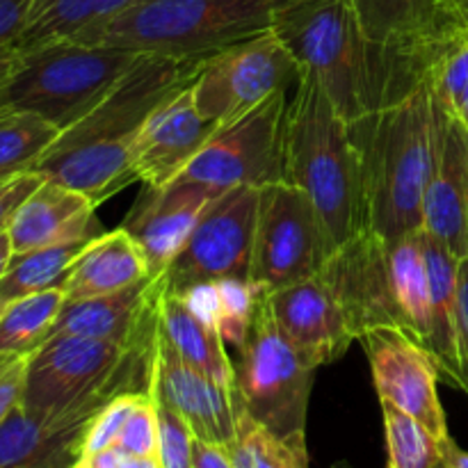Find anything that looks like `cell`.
Listing matches in <instances>:
<instances>
[{
    "label": "cell",
    "mask_w": 468,
    "mask_h": 468,
    "mask_svg": "<svg viewBox=\"0 0 468 468\" xmlns=\"http://www.w3.org/2000/svg\"><path fill=\"white\" fill-rule=\"evenodd\" d=\"M201 59L140 55L90 114L44 151L32 172L90 197L96 206L137 181L133 146L149 114L190 85Z\"/></svg>",
    "instance_id": "6da1fadb"
},
{
    "label": "cell",
    "mask_w": 468,
    "mask_h": 468,
    "mask_svg": "<svg viewBox=\"0 0 468 468\" xmlns=\"http://www.w3.org/2000/svg\"><path fill=\"white\" fill-rule=\"evenodd\" d=\"M272 32L347 122L400 101L428 78L420 64L375 46L350 0H274Z\"/></svg>",
    "instance_id": "7a4b0ae2"
},
{
    "label": "cell",
    "mask_w": 468,
    "mask_h": 468,
    "mask_svg": "<svg viewBox=\"0 0 468 468\" xmlns=\"http://www.w3.org/2000/svg\"><path fill=\"white\" fill-rule=\"evenodd\" d=\"M443 110L425 78L400 101L347 122L359 163L366 229L387 242L423 229Z\"/></svg>",
    "instance_id": "3957f363"
},
{
    "label": "cell",
    "mask_w": 468,
    "mask_h": 468,
    "mask_svg": "<svg viewBox=\"0 0 468 468\" xmlns=\"http://www.w3.org/2000/svg\"><path fill=\"white\" fill-rule=\"evenodd\" d=\"M318 210L334 250L366 229L359 163L347 119L311 73H300L286 112V178Z\"/></svg>",
    "instance_id": "277c9868"
},
{
    "label": "cell",
    "mask_w": 468,
    "mask_h": 468,
    "mask_svg": "<svg viewBox=\"0 0 468 468\" xmlns=\"http://www.w3.org/2000/svg\"><path fill=\"white\" fill-rule=\"evenodd\" d=\"M155 352L158 346L50 336L27 361L21 407L44 420H80L94 419L119 393L151 396Z\"/></svg>",
    "instance_id": "5b68a950"
},
{
    "label": "cell",
    "mask_w": 468,
    "mask_h": 468,
    "mask_svg": "<svg viewBox=\"0 0 468 468\" xmlns=\"http://www.w3.org/2000/svg\"><path fill=\"white\" fill-rule=\"evenodd\" d=\"M272 16L274 0H137L73 41L137 55L204 59L270 30Z\"/></svg>",
    "instance_id": "8992f818"
},
{
    "label": "cell",
    "mask_w": 468,
    "mask_h": 468,
    "mask_svg": "<svg viewBox=\"0 0 468 468\" xmlns=\"http://www.w3.org/2000/svg\"><path fill=\"white\" fill-rule=\"evenodd\" d=\"M137 58L131 50L73 39L18 50L0 112H30L67 131L110 94Z\"/></svg>",
    "instance_id": "52a82bcc"
},
{
    "label": "cell",
    "mask_w": 468,
    "mask_h": 468,
    "mask_svg": "<svg viewBox=\"0 0 468 468\" xmlns=\"http://www.w3.org/2000/svg\"><path fill=\"white\" fill-rule=\"evenodd\" d=\"M314 375L315 368L302 359L274 323L268 292L256 288L250 332L233 361L236 410L250 414L283 441H302L306 439Z\"/></svg>",
    "instance_id": "ba28073f"
},
{
    "label": "cell",
    "mask_w": 468,
    "mask_h": 468,
    "mask_svg": "<svg viewBox=\"0 0 468 468\" xmlns=\"http://www.w3.org/2000/svg\"><path fill=\"white\" fill-rule=\"evenodd\" d=\"M332 251L323 219L300 187L288 181L261 187L250 263V282L256 288L277 291L314 277Z\"/></svg>",
    "instance_id": "9c48e42d"
},
{
    "label": "cell",
    "mask_w": 468,
    "mask_h": 468,
    "mask_svg": "<svg viewBox=\"0 0 468 468\" xmlns=\"http://www.w3.org/2000/svg\"><path fill=\"white\" fill-rule=\"evenodd\" d=\"M300 80V67L272 27L199 62L190 82L197 110L215 126H227L277 91Z\"/></svg>",
    "instance_id": "30bf717a"
},
{
    "label": "cell",
    "mask_w": 468,
    "mask_h": 468,
    "mask_svg": "<svg viewBox=\"0 0 468 468\" xmlns=\"http://www.w3.org/2000/svg\"><path fill=\"white\" fill-rule=\"evenodd\" d=\"M288 90L277 91L251 112L219 126L181 178L215 195L233 187H265L286 178Z\"/></svg>",
    "instance_id": "8fae6325"
},
{
    "label": "cell",
    "mask_w": 468,
    "mask_h": 468,
    "mask_svg": "<svg viewBox=\"0 0 468 468\" xmlns=\"http://www.w3.org/2000/svg\"><path fill=\"white\" fill-rule=\"evenodd\" d=\"M259 199V187H233L210 201L165 272L167 292H178L197 282L250 279Z\"/></svg>",
    "instance_id": "7c38bea8"
},
{
    "label": "cell",
    "mask_w": 468,
    "mask_h": 468,
    "mask_svg": "<svg viewBox=\"0 0 468 468\" xmlns=\"http://www.w3.org/2000/svg\"><path fill=\"white\" fill-rule=\"evenodd\" d=\"M379 402L398 407L423 423L439 441L451 439L439 398V370L432 352L400 329H373L359 338Z\"/></svg>",
    "instance_id": "4fadbf2b"
},
{
    "label": "cell",
    "mask_w": 468,
    "mask_h": 468,
    "mask_svg": "<svg viewBox=\"0 0 468 468\" xmlns=\"http://www.w3.org/2000/svg\"><path fill=\"white\" fill-rule=\"evenodd\" d=\"M320 274L343 309L355 341L373 329H400L388 242L382 236L370 229L359 231L332 251Z\"/></svg>",
    "instance_id": "5bb4252c"
},
{
    "label": "cell",
    "mask_w": 468,
    "mask_h": 468,
    "mask_svg": "<svg viewBox=\"0 0 468 468\" xmlns=\"http://www.w3.org/2000/svg\"><path fill=\"white\" fill-rule=\"evenodd\" d=\"M165 291L163 277H146L123 291L64 302L50 336H85L123 347H154L160 338Z\"/></svg>",
    "instance_id": "9a60e30c"
},
{
    "label": "cell",
    "mask_w": 468,
    "mask_h": 468,
    "mask_svg": "<svg viewBox=\"0 0 468 468\" xmlns=\"http://www.w3.org/2000/svg\"><path fill=\"white\" fill-rule=\"evenodd\" d=\"M215 197L206 186L186 178L163 187L144 186L122 229L142 250L151 277H165Z\"/></svg>",
    "instance_id": "2e32d148"
},
{
    "label": "cell",
    "mask_w": 468,
    "mask_h": 468,
    "mask_svg": "<svg viewBox=\"0 0 468 468\" xmlns=\"http://www.w3.org/2000/svg\"><path fill=\"white\" fill-rule=\"evenodd\" d=\"M218 126L197 110L190 85L165 99L133 146V172L144 186L163 187L183 176Z\"/></svg>",
    "instance_id": "e0dca14e"
},
{
    "label": "cell",
    "mask_w": 468,
    "mask_h": 468,
    "mask_svg": "<svg viewBox=\"0 0 468 468\" xmlns=\"http://www.w3.org/2000/svg\"><path fill=\"white\" fill-rule=\"evenodd\" d=\"M151 398L174 411L199 441L229 448L236 437L238 411L231 388L186 364L163 338L155 352Z\"/></svg>",
    "instance_id": "ac0fdd59"
},
{
    "label": "cell",
    "mask_w": 468,
    "mask_h": 468,
    "mask_svg": "<svg viewBox=\"0 0 468 468\" xmlns=\"http://www.w3.org/2000/svg\"><path fill=\"white\" fill-rule=\"evenodd\" d=\"M265 292L277 327L311 368L336 361L355 341L343 309L320 272Z\"/></svg>",
    "instance_id": "d6986e66"
},
{
    "label": "cell",
    "mask_w": 468,
    "mask_h": 468,
    "mask_svg": "<svg viewBox=\"0 0 468 468\" xmlns=\"http://www.w3.org/2000/svg\"><path fill=\"white\" fill-rule=\"evenodd\" d=\"M420 231L441 242L457 261L468 256V131L446 112Z\"/></svg>",
    "instance_id": "ffe728a7"
},
{
    "label": "cell",
    "mask_w": 468,
    "mask_h": 468,
    "mask_svg": "<svg viewBox=\"0 0 468 468\" xmlns=\"http://www.w3.org/2000/svg\"><path fill=\"white\" fill-rule=\"evenodd\" d=\"M366 37L379 48L432 69L448 50L446 0H350Z\"/></svg>",
    "instance_id": "44dd1931"
},
{
    "label": "cell",
    "mask_w": 468,
    "mask_h": 468,
    "mask_svg": "<svg viewBox=\"0 0 468 468\" xmlns=\"http://www.w3.org/2000/svg\"><path fill=\"white\" fill-rule=\"evenodd\" d=\"M94 210L96 204L90 197L44 178L23 201L7 229L14 254L101 236L103 229L96 222Z\"/></svg>",
    "instance_id": "7402d4cb"
},
{
    "label": "cell",
    "mask_w": 468,
    "mask_h": 468,
    "mask_svg": "<svg viewBox=\"0 0 468 468\" xmlns=\"http://www.w3.org/2000/svg\"><path fill=\"white\" fill-rule=\"evenodd\" d=\"M90 420H44L16 407L0 423V468H73Z\"/></svg>",
    "instance_id": "603a6c76"
},
{
    "label": "cell",
    "mask_w": 468,
    "mask_h": 468,
    "mask_svg": "<svg viewBox=\"0 0 468 468\" xmlns=\"http://www.w3.org/2000/svg\"><path fill=\"white\" fill-rule=\"evenodd\" d=\"M146 277L151 274L144 254L126 229L119 227L103 231L82 250L64 279L62 291L67 302L90 300L135 286Z\"/></svg>",
    "instance_id": "cb8c5ba5"
},
{
    "label": "cell",
    "mask_w": 468,
    "mask_h": 468,
    "mask_svg": "<svg viewBox=\"0 0 468 468\" xmlns=\"http://www.w3.org/2000/svg\"><path fill=\"white\" fill-rule=\"evenodd\" d=\"M425 261L430 274V338L428 350L437 359L443 378L460 388V355H457V274L460 261L423 231Z\"/></svg>",
    "instance_id": "d4e9b609"
},
{
    "label": "cell",
    "mask_w": 468,
    "mask_h": 468,
    "mask_svg": "<svg viewBox=\"0 0 468 468\" xmlns=\"http://www.w3.org/2000/svg\"><path fill=\"white\" fill-rule=\"evenodd\" d=\"M160 338L186 364L231 388L233 361L218 329L197 318L176 295L165 291L160 302Z\"/></svg>",
    "instance_id": "484cf974"
},
{
    "label": "cell",
    "mask_w": 468,
    "mask_h": 468,
    "mask_svg": "<svg viewBox=\"0 0 468 468\" xmlns=\"http://www.w3.org/2000/svg\"><path fill=\"white\" fill-rule=\"evenodd\" d=\"M388 261H391V283L398 314H400V329L420 346H428L430 274L423 231L388 242Z\"/></svg>",
    "instance_id": "4316f807"
},
{
    "label": "cell",
    "mask_w": 468,
    "mask_h": 468,
    "mask_svg": "<svg viewBox=\"0 0 468 468\" xmlns=\"http://www.w3.org/2000/svg\"><path fill=\"white\" fill-rule=\"evenodd\" d=\"M91 240L94 238H82L14 254L7 274L0 282V300L14 302L50 288H62L71 265Z\"/></svg>",
    "instance_id": "83f0119b"
},
{
    "label": "cell",
    "mask_w": 468,
    "mask_h": 468,
    "mask_svg": "<svg viewBox=\"0 0 468 468\" xmlns=\"http://www.w3.org/2000/svg\"><path fill=\"white\" fill-rule=\"evenodd\" d=\"M64 302L67 297L62 288H50L9 302L0 315V355H35L50 338Z\"/></svg>",
    "instance_id": "f1b7e54d"
},
{
    "label": "cell",
    "mask_w": 468,
    "mask_h": 468,
    "mask_svg": "<svg viewBox=\"0 0 468 468\" xmlns=\"http://www.w3.org/2000/svg\"><path fill=\"white\" fill-rule=\"evenodd\" d=\"M238 411L236 437L229 443L236 468H300L309 462L306 439L302 441H283L250 414Z\"/></svg>",
    "instance_id": "f546056e"
},
{
    "label": "cell",
    "mask_w": 468,
    "mask_h": 468,
    "mask_svg": "<svg viewBox=\"0 0 468 468\" xmlns=\"http://www.w3.org/2000/svg\"><path fill=\"white\" fill-rule=\"evenodd\" d=\"M59 128L30 112H0V181L35 167Z\"/></svg>",
    "instance_id": "4dcf8cb0"
},
{
    "label": "cell",
    "mask_w": 468,
    "mask_h": 468,
    "mask_svg": "<svg viewBox=\"0 0 468 468\" xmlns=\"http://www.w3.org/2000/svg\"><path fill=\"white\" fill-rule=\"evenodd\" d=\"M94 21V0H37L14 46L27 50L53 41L78 39Z\"/></svg>",
    "instance_id": "1f68e13d"
},
{
    "label": "cell",
    "mask_w": 468,
    "mask_h": 468,
    "mask_svg": "<svg viewBox=\"0 0 468 468\" xmlns=\"http://www.w3.org/2000/svg\"><path fill=\"white\" fill-rule=\"evenodd\" d=\"M387 434V468H437L441 462V443L423 423L398 407L379 402Z\"/></svg>",
    "instance_id": "d6a6232c"
},
{
    "label": "cell",
    "mask_w": 468,
    "mask_h": 468,
    "mask_svg": "<svg viewBox=\"0 0 468 468\" xmlns=\"http://www.w3.org/2000/svg\"><path fill=\"white\" fill-rule=\"evenodd\" d=\"M428 82L443 112L468 131V41L439 55L430 69Z\"/></svg>",
    "instance_id": "836d02e7"
},
{
    "label": "cell",
    "mask_w": 468,
    "mask_h": 468,
    "mask_svg": "<svg viewBox=\"0 0 468 468\" xmlns=\"http://www.w3.org/2000/svg\"><path fill=\"white\" fill-rule=\"evenodd\" d=\"M219 291V334L224 343L238 347L245 343L256 304V286L250 279H218Z\"/></svg>",
    "instance_id": "e575fe53"
},
{
    "label": "cell",
    "mask_w": 468,
    "mask_h": 468,
    "mask_svg": "<svg viewBox=\"0 0 468 468\" xmlns=\"http://www.w3.org/2000/svg\"><path fill=\"white\" fill-rule=\"evenodd\" d=\"M144 396V393H119L105 407H101L96 411L94 419L90 420L85 430V437H82V448L80 455L85 452H96L105 451V448H112L117 443L119 434H122L123 425H126L128 416L135 410L137 400Z\"/></svg>",
    "instance_id": "d590c367"
},
{
    "label": "cell",
    "mask_w": 468,
    "mask_h": 468,
    "mask_svg": "<svg viewBox=\"0 0 468 468\" xmlns=\"http://www.w3.org/2000/svg\"><path fill=\"white\" fill-rule=\"evenodd\" d=\"M114 446L133 455H158V407L149 393L137 400Z\"/></svg>",
    "instance_id": "8d00e7d4"
},
{
    "label": "cell",
    "mask_w": 468,
    "mask_h": 468,
    "mask_svg": "<svg viewBox=\"0 0 468 468\" xmlns=\"http://www.w3.org/2000/svg\"><path fill=\"white\" fill-rule=\"evenodd\" d=\"M158 462L160 468H192L195 434L167 407L158 405Z\"/></svg>",
    "instance_id": "74e56055"
},
{
    "label": "cell",
    "mask_w": 468,
    "mask_h": 468,
    "mask_svg": "<svg viewBox=\"0 0 468 468\" xmlns=\"http://www.w3.org/2000/svg\"><path fill=\"white\" fill-rule=\"evenodd\" d=\"M30 356L0 355V423L21 407Z\"/></svg>",
    "instance_id": "f35d334b"
},
{
    "label": "cell",
    "mask_w": 468,
    "mask_h": 468,
    "mask_svg": "<svg viewBox=\"0 0 468 468\" xmlns=\"http://www.w3.org/2000/svg\"><path fill=\"white\" fill-rule=\"evenodd\" d=\"M41 183H44V176L32 172V169L14 174V176L0 181V233L7 231L16 210L21 208L23 201H26Z\"/></svg>",
    "instance_id": "ab89813d"
},
{
    "label": "cell",
    "mask_w": 468,
    "mask_h": 468,
    "mask_svg": "<svg viewBox=\"0 0 468 468\" xmlns=\"http://www.w3.org/2000/svg\"><path fill=\"white\" fill-rule=\"evenodd\" d=\"M457 355H460V388L468 393V256L460 261V274H457Z\"/></svg>",
    "instance_id": "60d3db41"
},
{
    "label": "cell",
    "mask_w": 468,
    "mask_h": 468,
    "mask_svg": "<svg viewBox=\"0 0 468 468\" xmlns=\"http://www.w3.org/2000/svg\"><path fill=\"white\" fill-rule=\"evenodd\" d=\"M73 468H160V462L158 457L133 455V452L112 446L105 451L85 452L78 457Z\"/></svg>",
    "instance_id": "b9f144b4"
},
{
    "label": "cell",
    "mask_w": 468,
    "mask_h": 468,
    "mask_svg": "<svg viewBox=\"0 0 468 468\" xmlns=\"http://www.w3.org/2000/svg\"><path fill=\"white\" fill-rule=\"evenodd\" d=\"M37 0H0V46L16 44Z\"/></svg>",
    "instance_id": "7bdbcfd3"
},
{
    "label": "cell",
    "mask_w": 468,
    "mask_h": 468,
    "mask_svg": "<svg viewBox=\"0 0 468 468\" xmlns=\"http://www.w3.org/2000/svg\"><path fill=\"white\" fill-rule=\"evenodd\" d=\"M192 468H236L227 446L195 439L192 443Z\"/></svg>",
    "instance_id": "ee69618b"
},
{
    "label": "cell",
    "mask_w": 468,
    "mask_h": 468,
    "mask_svg": "<svg viewBox=\"0 0 468 468\" xmlns=\"http://www.w3.org/2000/svg\"><path fill=\"white\" fill-rule=\"evenodd\" d=\"M448 48L468 41V0H446Z\"/></svg>",
    "instance_id": "f6af8a7d"
},
{
    "label": "cell",
    "mask_w": 468,
    "mask_h": 468,
    "mask_svg": "<svg viewBox=\"0 0 468 468\" xmlns=\"http://www.w3.org/2000/svg\"><path fill=\"white\" fill-rule=\"evenodd\" d=\"M437 468H468V452L462 451L455 439H446L441 443V462Z\"/></svg>",
    "instance_id": "bcb514c9"
},
{
    "label": "cell",
    "mask_w": 468,
    "mask_h": 468,
    "mask_svg": "<svg viewBox=\"0 0 468 468\" xmlns=\"http://www.w3.org/2000/svg\"><path fill=\"white\" fill-rule=\"evenodd\" d=\"M18 62V48L14 44L0 46V96H3L5 87H7L9 78H12L14 69Z\"/></svg>",
    "instance_id": "7dc6e473"
},
{
    "label": "cell",
    "mask_w": 468,
    "mask_h": 468,
    "mask_svg": "<svg viewBox=\"0 0 468 468\" xmlns=\"http://www.w3.org/2000/svg\"><path fill=\"white\" fill-rule=\"evenodd\" d=\"M14 256V247H12V238H9L7 231L0 233V282H3V277L7 274V268H9V261H12Z\"/></svg>",
    "instance_id": "c3c4849f"
},
{
    "label": "cell",
    "mask_w": 468,
    "mask_h": 468,
    "mask_svg": "<svg viewBox=\"0 0 468 468\" xmlns=\"http://www.w3.org/2000/svg\"><path fill=\"white\" fill-rule=\"evenodd\" d=\"M332 468H355L350 464V462H346V460H341V462H336V464H334Z\"/></svg>",
    "instance_id": "681fc988"
},
{
    "label": "cell",
    "mask_w": 468,
    "mask_h": 468,
    "mask_svg": "<svg viewBox=\"0 0 468 468\" xmlns=\"http://www.w3.org/2000/svg\"><path fill=\"white\" fill-rule=\"evenodd\" d=\"M7 304H9V302L0 300V315H3V314H5V309H7Z\"/></svg>",
    "instance_id": "f907efd6"
},
{
    "label": "cell",
    "mask_w": 468,
    "mask_h": 468,
    "mask_svg": "<svg viewBox=\"0 0 468 468\" xmlns=\"http://www.w3.org/2000/svg\"><path fill=\"white\" fill-rule=\"evenodd\" d=\"M300 468H309V462H306V464H302Z\"/></svg>",
    "instance_id": "816d5d0a"
}]
</instances>
